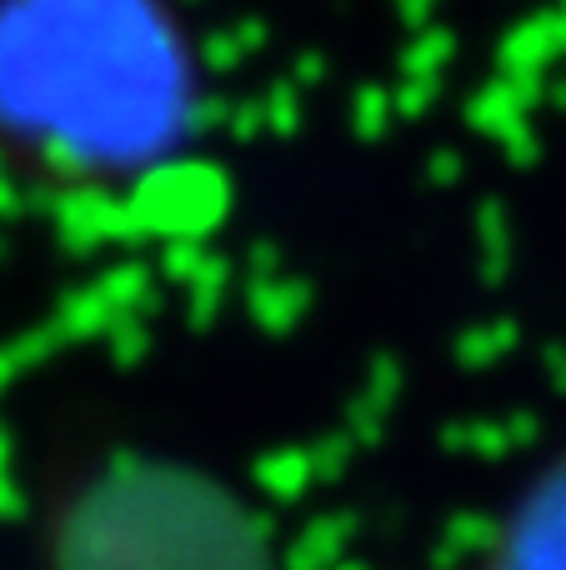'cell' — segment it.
<instances>
[{
	"instance_id": "cell-2",
	"label": "cell",
	"mask_w": 566,
	"mask_h": 570,
	"mask_svg": "<svg viewBox=\"0 0 566 570\" xmlns=\"http://www.w3.org/2000/svg\"><path fill=\"white\" fill-rule=\"evenodd\" d=\"M451 570H566V431L527 465Z\"/></svg>"
},
{
	"instance_id": "cell-1",
	"label": "cell",
	"mask_w": 566,
	"mask_h": 570,
	"mask_svg": "<svg viewBox=\"0 0 566 570\" xmlns=\"http://www.w3.org/2000/svg\"><path fill=\"white\" fill-rule=\"evenodd\" d=\"M40 570H286L271 511L226 471L110 441L60 461L36 495Z\"/></svg>"
}]
</instances>
